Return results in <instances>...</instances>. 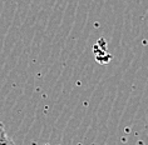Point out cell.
Here are the masks:
<instances>
[{
    "label": "cell",
    "mask_w": 148,
    "mask_h": 145,
    "mask_svg": "<svg viewBox=\"0 0 148 145\" xmlns=\"http://www.w3.org/2000/svg\"><path fill=\"white\" fill-rule=\"evenodd\" d=\"M13 143L14 141L10 139L9 135L6 134V130L4 128V125L0 123V145H10Z\"/></svg>",
    "instance_id": "1"
},
{
    "label": "cell",
    "mask_w": 148,
    "mask_h": 145,
    "mask_svg": "<svg viewBox=\"0 0 148 145\" xmlns=\"http://www.w3.org/2000/svg\"><path fill=\"white\" fill-rule=\"evenodd\" d=\"M10 145H15V144H14V143H13V144H10Z\"/></svg>",
    "instance_id": "2"
}]
</instances>
